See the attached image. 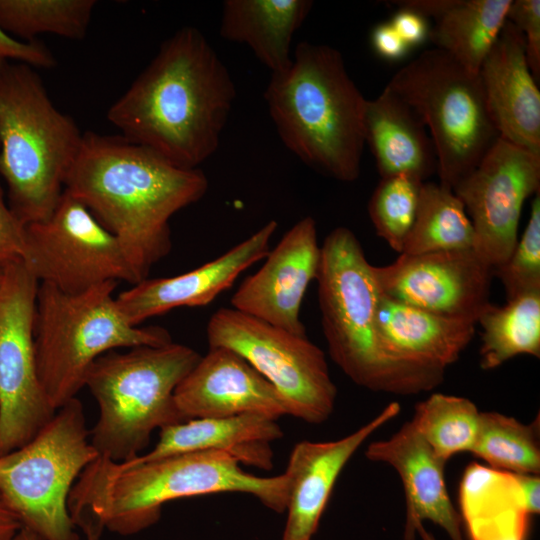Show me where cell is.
<instances>
[{
    "label": "cell",
    "mask_w": 540,
    "mask_h": 540,
    "mask_svg": "<svg viewBox=\"0 0 540 540\" xmlns=\"http://www.w3.org/2000/svg\"><path fill=\"white\" fill-rule=\"evenodd\" d=\"M236 98L233 79L195 27L178 29L109 108L121 136L198 169L219 147Z\"/></svg>",
    "instance_id": "1"
},
{
    "label": "cell",
    "mask_w": 540,
    "mask_h": 540,
    "mask_svg": "<svg viewBox=\"0 0 540 540\" xmlns=\"http://www.w3.org/2000/svg\"><path fill=\"white\" fill-rule=\"evenodd\" d=\"M64 190L117 239L140 282L171 251L170 218L199 201L208 180L121 135L88 131Z\"/></svg>",
    "instance_id": "2"
},
{
    "label": "cell",
    "mask_w": 540,
    "mask_h": 540,
    "mask_svg": "<svg viewBox=\"0 0 540 540\" xmlns=\"http://www.w3.org/2000/svg\"><path fill=\"white\" fill-rule=\"evenodd\" d=\"M224 492L250 494L277 513L287 505L284 474L256 476L231 454L202 451L143 463L98 456L76 480L68 510L87 540H100L105 530L129 536L151 527L170 501Z\"/></svg>",
    "instance_id": "3"
},
{
    "label": "cell",
    "mask_w": 540,
    "mask_h": 540,
    "mask_svg": "<svg viewBox=\"0 0 540 540\" xmlns=\"http://www.w3.org/2000/svg\"><path fill=\"white\" fill-rule=\"evenodd\" d=\"M264 99L281 141L305 165L342 182L359 177L367 99L337 49L299 42L289 68L271 74Z\"/></svg>",
    "instance_id": "4"
},
{
    "label": "cell",
    "mask_w": 540,
    "mask_h": 540,
    "mask_svg": "<svg viewBox=\"0 0 540 540\" xmlns=\"http://www.w3.org/2000/svg\"><path fill=\"white\" fill-rule=\"evenodd\" d=\"M316 280L330 357L355 384L406 396L442 383L443 377L400 363L385 347L377 326L380 288L374 266L349 228L337 227L325 237Z\"/></svg>",
    "instance_id": "5"
},
{
    "label": "cell",
    "mask_w": 540,
    "mask_h": 540,
    "mask_svg": "<svg viewBox=\"0 0 540 540\" xmlns=\"http://www.w3.org/2000/svg\"><path fill=\"white\" fill-rule=\"evenodd\" d=\"M83 139L76 122L50 99L35 68L0 71V176L8 205L28 225L56 208Z\"/></svg>",
    "instance_id": "6"
},
{
    "label": "cell",
    "mask_w": 540,
    "mask_h": 540,
    "mask_svg": "<svg viewBox=\"0 0 540 540\" xmlns=\"http://www.w3.org/2000/svg\"><path fill=\"white\" fill-rule=\"evenodd\" d=\"M200 357L193 348L173 341L100 355L85 377L99 409L90 430L99 456L114 462L131 460L148 446L156 429L184 422L174 391Z\"/></svg>",
    "instance_id": "7"
},
{
    "label": "cell",
    "mask_w": 540,
    "mask_h": 540,
    "mask_svg": "<svg viewBox=\"0 0 540 540\" xmlns=\"http://www.w3.org/2000/svg\"><path fill=\"white\" fill-rule=\"evenodd\" d=\"M117 283L108 281L78 294L39 283L33 322L35 361L55 411L85 387L87 371L100 355L172 342L163 327L134 326L125 319L113 296Z\"/></svg>",
    "instance_id": "8"
},
{
    "label": "cell",
    "mask_w": 540,
    "mask_h": 540,
    "mask_svg": "<svg viewBox=\"0 0 540 540\" xmlns=\"http://www.w3.org/2000/svg\"><path fill=\"white\" fill-rule=\"evenodd\" d=\"M99 456L75 397L23 446L0 455V492L22 527L42 540H79L68 510L82 471Z\"/></svg>",
    "instance_id": "9"
},
{
    "label": "cell",
    "mask_w": 540,
    "mask_h": 540,
    "mask_svg": "<svg viewBox=\"0 0 540 540\" xmlns=\"http://www.w3.org/2000/svg\"><path fill=\"white\" fill-rule=\"evenodd\" d=\"M386 88L424 122L437 156L440 184L453 189L498 140L479 73L446 52L425 50L401 68Z\"/></svg>",
    "instance_id": "10"
},
{
    "label": "cell",
    "mask_w": 540,
    "mask_h": 540,
    "mask_svg": "<svg viewBox=\"0 0 540 540\" xmlns=\"http://www.w3.org/2000/svg\"><path fill=\"white\" fill-rule=\"evenodd\" d=\"M206 336L209 348L234 351L270 382L287 415L318 425L333 413L337 388L324 352L306 335L222 307L209 319Z\"/></svg>",
    "instance_id": "11"
},
{
    "label": "cell",
    "mask_w": 540,
    "mask_h": 540,
    "mask_svg": "<svg viewBox=\"0 0 540 540\" xmlns=\"http://www.w3.org/2000/svg\"><path fill=\"white\" fill-rule=\"evenodd\" d=\"M22 262L39 283L68 294L139 282L117 239L65 190L46 220L26 225Z\"/></svg>",
    "instance_id": "12"
},
{
    "label": "cell",
    "mask_w": 540,
    "mask_h": 540,
    "mask_svg": "<svg viewBox=\"0 0 540 540\" xmlns=\"http://www.w3.org/2000/svg\"><path fill=\"white\" fill-rule=\"evenodd\" d=\"M0 290V455L30 441L56 412L40 384L33 322L38 280L22 260L3 268Z\"/></svg>",
    "instance_id": "13"
},
{
    "label": "cell",
    "mask_w": 540,
    "mask_h": 540,
    "mask_svg": "<svg viewBox=\"0 0 540 540\" xmlns=\"http://www.w3.org/2000/svg\"><path fill=\"white\" fill-rule=\"evenodd\" d=\"M452 190L472 222L474 250L495 268L518 241L524 202L540 192V156L499 137Z\"/></svg>",
    "instance_id": "14"
},
{
    "label": "cell",
    "mask_w": 540,
    "mask_h": 540,
    "mask_svg": "<svg viewBox=\"0 0 540 540\" xmlns=\"http://www.w3.org/2000/svg\"><path fill=\"white\" fill-rule=\"evenodd\" d=\"M374 274L384 295L438 314L477 322L490 303L493 267L474 249L400 254Z\"/></svg>",
    "instance_id": "15"
},
{
    "label": "cell",
    "mask_w": 540,
    "mask_h": 540,
    "mask_svg": "<svg viewBox=\"0 0 540 540\" xmlns=\"http://www.w3.org/2000/svg\"><path fill=\"white\" fill-rule=\"evenodd\" d=\"M263 260L260 269L241 282L231 307L293 334L306 335L300 309L321 260L315 220L306 216L296 222Z\"/></svg>",
    "instance_id": "16"
},
{
    "label": "cell",
    "mask_w": 540,
    "mask_h": 540,
    "mask_svg": "<svg viewBox=\"0 0 540 540\" xmlns=\"http://www.w3.org/2000/svg\"><path fill=\"white\" fill-rule=\"evenodd\" d=\"M278 223L270 220L219 257L186 273L146 278L115 297L125 319L134 326L178 307L210 304L229 289L247 268L263 260Z\"/></svg>",
    "instance_id": "17"
},
{
    "label": "cell",
    "mask_w": 540,
    "mask_h": 540,
    "mask_svg": "<svg viewBox=\"0 0 540 540\" xmlns=\"http://www.w3.org/2000/svg\"><path fill=\"white\" fill-rule=\"evenodd\" d=\"M185 421L195 418L261 414L272 419L287 415L276 389L234 351L210 347L174 391Z\"/></svg>",
    "instance_id": "18"
},
{
    "label": "cell",
    "mask_w": 540,
    "mask_h": 540,
    "mask_svg": "<svg viewBox=\"0 0 540 540\" xmlns=\"http://www.w3.org/2000/svg\"><path fill=\"white\" fill-rule=\"evenodd\" d=\"M401 411L389 403L372 420L337 440H303L293 447L285 472L287 519L282 540H311L318 529L335 483L355 452Z\"/></svg>",
    "instance_id": "19"
},
{
    "label": "cell",
    "mask_w": 540,
    "mask_h": 540,
    "mask_svg": "<svg viewBox=\"0 0 540 540\" xmlns=\"http://www.w3.org/2000/svg\"><path fill=\"white\" fill-rule=\"evenodd\" d=\"M479 75L500 138L540 156V91L527 63L524 37L508 20Z\"/></svg>",
    "instance_id": "20"
},
{
    "label": "cell",
    "mask_w": 540,
    "mask_h": 540,
    "mask_svg": "<svg viewBox=\"0 0 540 540\" xmlns=\"http://www.w3.org/2000/svg\"><path fill=\"white\" fill-rule=\"evenodd\" d=\"M365 456L391 466L400 477L406 500L405 540H416V525L425 520L440 526L451 540H464L462 520L445 483L446 462L410 421L389 438L371 442Z\"/></svg>",
    "instance_id": "21"
},
{
    "label": "cell",
    "mask_w": 540,
    "mask_h": 540,
    "mask_svg": "<svg viewBox=\"0 0 540 540\" xmlns=\"http://www.w3.org/2000/svg\"><path fill=\"white\" fill-rule=\"evenodd\" d=\"M462 525L470 540H526L540 509L539 475L470 464L459 488Z\"/></svg>",
    "instance_id": "22"
},
{
    "label": "cell",
    "mask_w": 540,
    "mask_h": 540,
    "mask_svg": "<svg viewBox=\"0 0 540 540\" xmlns=\"http://www.w3.org/2000/svg\"><path fill=\"white\" fill-rule=\"evenodd\" d=\"M477 322L427 311L380 291L377 326L389 353L413 369L444 378L471 342Z\"/></svg>",
    "instance_id": "23"
},
{
    "label": "cell",
    "mask_w": 540,
    "mask_h": 540,
    "mask_svg": "<svg viewBox=\"0 0 540 540\" xmlns=\"http://www.w3.org/2000/svg\"><path fill=\"white\" fill-rule=\"evenodd\" d=\"M276 421L254 413L190 419L160 429L155 446L128 461L143 463L177 454L219 451L231 454L240 464L270 470L271 443L283 436Z\"/></svg>",
    "instance_id": "24"
},
{
    "label": "cell",
    "mask_w": 540,
    "mask_h": 540,
    "mask_svg": "<svg viewBox=\"0 0 540 540\" xmlns=\"http://www.w3.org/2000/svg\"><path fill=\"white\" fill-rule=\"evenodd\" d=\"M365 144L381 178L410 175L425 182L437 172V156L416 111L388 88L366 101Z\"/></svg>",
    "instance_id": "25"
},
{
    "label": "cell",
    "mask_w": 540,
    "mask_h": 540,
    "mask_svg": "<svg viewBox=\"0 0 540 540\" xmlns=\"http://www.w3.org/2000/svg\"><path fill=\"white\" fill-rule=\"evenodd\" d=\"M312 7L310 0H225L220 36L247 45L271 74L279 73L291 65L293 36Z\"/></svg>",
    "instance_id": "26"
},
{
    "label": "cell",
    "mask_w": 540,
    "mask_h": 540,
    "mask_svg": "<svg viewBox=\"0 0 540 540\" xmlns=\"http://www.w3.org/2000/svg\"><path fill=\"white\" fill-rule=\"evenodd\" d=\"M512 0H448L429 37L435 48L479 73L506 20Z\"/></svg>",
    "instance_id": "27"
},
{
    "label": "cell",
    "mask_w": 540,
    "mask_h": 540,
    "mask_svg": "<svg viewBox=\"0 0 540 540\" xmlns=\"http://www.w3.org/2000/svg\"><path fill=\"white\" fill-rule=\"evenodd\" d=\"M477 324L482 327L480 367L498 368L517 355L540 357V290L507 300L504 306L489 303Z\"/></svg>",
    "instance_id": "28"
},
{
    "label": "cell",
    "mask_w": 540,
    "mask_h": 540,
    "mask_svg": "<svg viewBox=\"0 0 540 540\" xmlns=\"http://www.w3.org/2000/svg\"><path fill=\"white\" fill-rule=\"evenodd\" d=\"M474 243L472 222L453 190L424 182L416 218L401 254L474 249Z\"/></svg>",
    "instance_id": "29"
},
{
    "label": "cell",
    "mask_w": 540,
    "mask_h": 540,
    "mask_svg": "<svg viewBox=\"0 0 540 540\" xmlns=\"http://www.w3.org/2000/svg\"><path fill=\"white\" fill-rule=\"evenodd\" d=\"M480 413L468 398L433 393L415 406L410 422L435 455L447 462L458 453H471Z\"/></svg>",
    "instance_id": "30"
},
{
    "label": "cell",
    "mask_w": 540,
    "mask_h": 540,
    "mask_svg": "<svg viewBox=\"0 0 540 540\" xmlns=\"http://www.w3.org/2000/svg\"><path fill=\"white\" fill-rule=\"evenodd\" d=\"M474 456L504 472L539 475V421L525 424L499 412H481Z\"/></svg>",
    "instance_id": "31"
},
{
    "label": "cell",
    "mask_w": 540,
    "mask_h": 540,
    "mask_svg": "<svg viewBox=\"0 0 540 540\" xmlns=\"http://www.w3.org/2000/svg\"><path fill=\"white\" fill-rule=\"evenodd\" d=\"M95 6L94 0H0V26L22 41H35L43 33L80 40Z\"/></svg>",
    "instance_id": "32"
},
{
    "label": "cell",
    "mask_w": 540,
    "mask_h": 540,
    "mask_svg": "<svg viewBox=\"0 0 540 540\" xmlns=\"http://www.w3.org/2000/svg\"><path fill=\"white\" fill-rule=\"evenodd\" d=\"M423 183L410 175L382 178L368 203L377 235L399 254L414 224Z\"/></svg>",
    "instance_id": "33"
},
{
    "label": "cell",
    "mask_w": 540,
    "mask_h": 540,
    "mask_svg": "<svg viewBox=\"0 0 540 540\" xmlns=\"http://www.w3.org/2000/svg\"><path fill=\"white\" fill-rule=\"evenodd\" d=\"M493 275L502 282L507 300L540 290V192L532 200L523 234L509 258L493 268Z\"/></svg>",
    "instance_id": "34"
},
{
    "label": "cell",
    "mask_w": 540,
    "mask_h": 540,
    "mask_svg": "<svg viewBox=\"0 0 540 540\" xmlns=\"http://www.w3.org/2000/svg\"><path fill=\"white\" fill-rule=\"evenodd\" d=\"M507 20L522 33L527 63L538 82L540 78V1L512 0L507 12Z\"/></svg>",
    "instance_id": "35"
},
{
    "label": "cell",
    "mask_w": 540,
    "mask_h": 540,
    "mask_svg": "<svg viewBox=\"0 0 540 540\" xmlns=\"http://www.w3.org/2000/svg\"><path fill=\"white\" fill-rule=\"evenodd\" d=\"M10 60L35 69H52L57 64L52 51L42 42L18 40L0 26V71L10 64Z\"/></svg>",
    "instance_id": "36"
},
{
    "label": "cell",
    "mask_w": 540,
    "mask_h": 540,
    "mask_svg": "<svg viewBox=\"0 0 540 540\" xmlns=\"http://www.w3.org/2000/svg\"><path fill=\"white\" fill-rule=\"evenodd\" d=\"M26 225L4 199L0 183V269L22 260L25 251Z\"/></svg>",
    "instance_id": "37"
},
{
    "label": "cell",
    "mask_w": 540,
    "mask_h": 540,
    "mask_svg": "<svg viewBox=\"0 0 540 540\" xmlns=\"http://www.w3.org/2000/svg\"><path fill=\"white\" fill-rule=\"evenodd\" d=\"M427 20L414 11L400 9L392 17L390 24L410 48L422 44L429 37Z\"/></svg>",
    "instance_id": "38"
},
{
    "label": "cell",
    "mask_w": 540,
    "mask_h": 540,
    "mask_svg": "<svg viewBox=\"0 0 540 540\" xmlns=\"http://www.w3.org/2000/svg\"><path fill=\"white\" fill-rule=\"evenodd\" d=\"M371 41L376 53L387 60L402 59L409 51V46L390 22L377 25L372 32Z\"/></svg>",
    "instance_id": "39"
},
{
    "label": "cell",
    "mask_w": 540,
    "mask_h": 540,
    "mask_svg": "<svg viewBox=\"0 0 540 540\" xmlns=\"http://www.w3.org/2000/svg\"><path fill=\"white\" fill-rule=\"evenodd\" d=\"M22 524L0 492V540H13Z\"/></svg>",
    "instance_id": "40"
},
{
    "label": "cell",
    "mask_w": 540,
    "mask_h": 540,
    "mask_svg": "<svg viewBox=\"0 0 540 540\" xmlns=\"http://www.w3.org/2000/svg\"><path fill=\"white\" fill-rule=\"evenodd\" d=\"M13 540H42L39 536L34 534L32 531L21 528L19 532L16 534V536L13 538Z\"/></svg>",
    "instance_id": "41"
},
{
    "label": "cell",
    "mask_w": 540,
    "mask_h": 540,
    "mask_svg": "<svg viewBox=\"0 0 540 540\" xmlns=\"http://www.w3.org/2000/svg\"><path fill=\"white\" fill-rule=\"evenodd\" d=\"M416 533H418L421 540H436L434 535L425 529L422 522L416 525Z\"/></svg>",
    "instance_id": "42"
},
{
    "label": "cell",
    "mask_w": 540,
    "mask_h": 540,
    "mask_svg": "<svg viewBox=\"0 0 540 540\" xmlns=\"http://www.w3.org/2000/svg\"><path fill=\"white\" fill-rule=\"evenodd\" d=\"M4 272L3 269H0V290L3 284Z\"/></svg>",
    "instance_id": "43"
}]
</instances>
